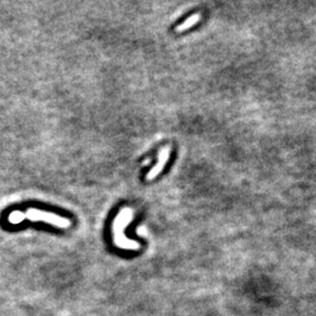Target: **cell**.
I'll use <instances>...</instances> for the list:
<instances>
[{
    "instance_id": "cell-1",
    "label": "cell",
    "mask_w": 316,
    "mask_h": 316,
    "mask_svg": "<svg viewBox=\"0 0 316 316\" xmlns=\"http://www.w3.org/2000/svg\"><path fill=\"white\" fill-rule=\"evenodd\" d=\"M134 217V211L129 207H125L119 211V213L116 215L113 224V233H114V244L119 249L123 250H138V242L134 240L128 239L125 235V229L128 224L131 222Z\"/></svg>"
},
{
    "instance_id": "cell-2",
    "label": "cell",
    "mask_w": 316,
    "mask_h": 316,
    "mask_svg": "<svg viewBox=\"0 0 316 316\" xmlns=\"http://www.w3.org/2000/svg\"><path fill=\"white\" fill-rule=\"evenodd\" d=\"M25 219H29L31 222L47 223L50 224V225L59 227V229H68V227H70L71 225V222L69 219L61 217V215L59 214L52 213V212H46L38 209L27 210L25 213Z\"/></svg>"
},
{
    "instance_id": "cell-3",
    "label": "cell",
    "mask_w": 316,
    "mask_h": 316,
    "mask_svg": "<svg viewBox=\"0 0 316 316\" xmlns=\"http://www.w3.org/2000/svg\"><path fill=\"white\" fill-rule=\"evenodd\" d=\"M170 149H171V147L170 145H166V147H163L162 149H161V151H159L158 163L156 164V165L153 167V169L150 170V173L147 175L148 181H153V179H155L159 174L162 173L163 169H164V166H165V164L167 163V159H169Z\"/></svg>"
},
{
    "instance_id": "cell-4",
    "label": "cell",
    "mask_w": 316,
    "mask_h": 316,
    "mask_svg": "<svg viewBox=\"0 0 316 316\" xmlns=\"http://www.w3.org/2000/svg\"><path fill=\"white\" fill-rule=\"evenodd\" d=\"M199 20H201V14L199 13H196L193 15H191L190 18L186 19V21H184L182 25L177 26V29H176V32H178V33H181V32H184L186 30H189L190 27L195 26L196 23H197Z\"/></svg>"
},
{
    "instance_id": "cell-5",
    "label": "cell",
    "mask_w": 316,
    "mask_h": 316,
    "mask_svg": "<svg viewBox=\"0 0 316 316\" xmlns=\"http://www.w3.org/2000/svg\"><path fill=\"white\" fill-rule=\"evenodd\" d=\"M23 221H25V213L21 211H13L9 215V222L12 225H17Z\"/></svg>"
}]
</instances>
